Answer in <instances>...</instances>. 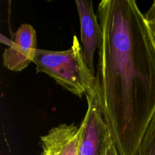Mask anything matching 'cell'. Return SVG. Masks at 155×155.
<instances>
[{"instance_id":"1","label":"cell","mask_w":155,"mask_h":155,"mask_svg":"<svg viewBox=\"0 0 155 155\" xmlns=\"http://www.w3.org/2000/svg\"><path fill=\"white\" fill-rule=\"evenodd\" d=\"M98 15L101 108L120 155H136L155 114V45L133 0H103Z\"/></svg>"},{"instance_id":"2","label":"cell","mask_w":155,"mask_h":155,"mask_svg":"<svg viewBox=\"0 0 155 155\" xmlns=\"http://www.w3.org/2000/svg\"><path fill=\"white\" fill-rule=\"evenodd\" d=\"M33 62L38 73H43L71 93L81 98L95 90L96 76L91 71L77 36L65 51L36 48Z\"/></svg>"},{"instance_id":"3","label":"cell","mask_w":155,"mask_h":155,"mask_svg":"<svg viewBox=\"0 0 155 155\" xmlns=\"http://www.w3.org/2000/svg\"><path fill=\"white\" fill-rule=\"evenodd\" d=\"M86 97L88 108L79 127L78 155H106L113 139L101 108L98 86Z\"/></svg>"},{"instance_id":"4","label":"cell","mask_w":155,"mask_h":155,"mask_svg":"<svg viewBox=\"0 0 155 155\" xmlns=\"http://www.w3.org/2000/svg\"><path fill=\"white\" fill-rule=\"evenodd\" d=\"M8 45L2 54L3 64L12 71H23L33 62L37 48L36 30L30 24H22L15 33V40Z\"/></svg>"},{"instance_id":"5","label":"cell","mask_w":155,"mask_h":155,"mask_svg":"<svg viewBox=\"0 0 155 155\" xmlns=\"http://www.w3.org/2000/svg\"><path fill=\"white\" fill-rule=\"evenodd\" d=\"M80 21V38L84 57L92 74L94 69V54L99 48L102 38L100 23L94 12L92 2L77 0L75 2Z\"/></svg>"},{"instance_id":"6","label":"cell","mask_w":155,"mask_h":155,"mask_svg":"<svg viewBox=\"0 0 155 155\" xmlns=\"http://www.w3.org/2000/svg\"><path fill=\"white\" fill-rule=\"evenodd\" d=\"M43 151L49 155H78L79 127L61 124L41 137Z\"/></svg>"},{"instance_id":"7","label":"cell","mask_w":155,"mask_h":155,"mask_svg":"<svg viewBox=\"0 0 155 155\" xmlns=\"http://www.w3.org/2000/svg\"><path fill=\"white\" fill-rule=\"evenodd\" d=\"M136 155H155V114L145 130Z\"/></svg>"},{"instance_id":"8","label":"cell","mask_w":155,"mask_h":155,"mask_svg":"<svg viewBox=\"0 0 155 155\" xmlns=\"http://www.w3.org/2000/svg\"><path fill=\"white\" fill-rule=\"evenodd\" d=\"M144 15H145L147 25L149 29L153 42H154L155 45V1L153 2L152 5L149 8L148 12Z\"/></svg>"},{"instance_id":"9","label":"cell","mask_w":155,"mask_h":155,"mask_svg":"<svg viewBox=\"0 0 155 155\" xmlns=\"http://www.w3.org/2000/svg\"><path fill=\"white\" fill-rule=\"evenodd\" d=\"M106 155H120L113 140H111V142H110V145H109L108 148H107Z\"/></svg>"},{"instance_id":"10","label":"cell","mask_w":155,"mask_h":155,"mask_svg":"<svg viewBox=\"0 0 155 155\" xmlns=\"http://www.w3.org/2000/svg\"><path fill=\"white\" fill-rule=\"evenodd\" d=\"M40 155H49V154H47L46 152H45V151H42V152L41 153V154H40Z\"/></svg>"}]
</instances>
